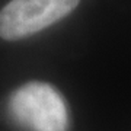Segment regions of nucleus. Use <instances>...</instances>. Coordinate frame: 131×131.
Masks as SVG:
<instances>
[{
	"mask_svg": "<svg viewBox=\"0 0 131 131\" xmlns=\"http://www.w3.org/2000/svg\"><path fill=\"white\" fill-rule=\"evenodd\" d=\"M9 112L29 131H67V103L58 90L42 82H29L10 95Z\"/></svg>",
	"mask_w": 131,
	"mask_h": 131,
	"instance_id": "nucleus-1",
	"label": "nucleus"
},
{
	"mask_svg": "<svg viewBox=\"0 0 131 131\" xmlns=\"http://www.w3.org/2000/svg\"><path fill=\"white\" fill-rule=\"evenodd\" d=\"M80 0H12L0 10V37L22 39L54 25L77 7Z\"/></svg>",
	"mask_w": 131,
	"mask_h": 131,
	"instance_id": "nucleus-2",
	"label": "nucleus"
}]
</instances>
